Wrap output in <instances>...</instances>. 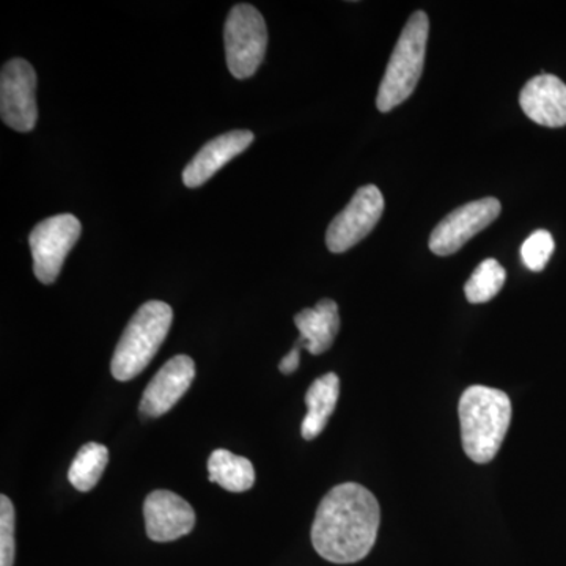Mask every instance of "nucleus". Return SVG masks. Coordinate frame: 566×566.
I'll list each match as a JSON object with an SVG mask.
<instances>
[{
    "mask_svg": "<svg viewBox=\"0 0 566 566\" xmlns=\"http://www.w3.org/2000/svg\"><path fill=\"white\" fill-rule=\"evenodd\" d=\"M147 534L153 542H175L191 534L196 526V512L185 499L172 491L158 490L144 502Z\"/></svg>",
    "mask_w": 566,
    "mask_h": 566,
    "instance_id": "obj_11",
    "label": "nucleus"
},
{
    "mask_svg": "<svg viewBox=\"0 0 566 566\" xmlns=\"http://www.w3.org/2000/svg\"><path fill=\"white\" fill-rule=\"evenodd\" d=\"M554 245L556 244H554L553 234L546 232V230L532 233L521 248L523 263L526 264L528 270L539 273V271L545 270L547 262H549Z\"/></svg>",
    "mask_w": 566,
    "mask_h": 566,
    "instance_id": "obj_19",
    "label": "nucleus"
},
{
    "mask_svg": "<svg viewBox=\"0 0 566 566\" xmlns=\"http://www.w3.org/2000/svg\"><path fill=\"white\" fill-rule=\"evenodd\" d=\"M458 416L465 455L479 464L493 461L512 423L509 395L493 387H468L461 395Z\"/></svg>",
    "mask_w": 566,
    "mask_h": 566,
    "instance_id": "obj_2",
    "label": "nucleus"
},
{
    "mask_svg": "<svg viewBox=\"0 0 566 566\" xmlns=\"http://www.w3.org/2000/svg\"><path fill=\"white\" fill-rule=\"evenodd\" d=\"M379 523L381 509L375 495L359 483H344L319 502L312 543L324 560L356 564L374 549Z\"/></svg>",
    "mask_w": 566,
    "mask_h": 566,
    "instance_id": "obj_1",
    "label": "nucleus"
},
{
    "mask_svg": "<svg viewBox=\"0 0 566 566\" xmlns=\"http://www.w3.org/2000/svg\"><path fill=\"white\" fill-rule=\"evenodd\" d=\"M17 543H14V506L7 495L0 497V566H13Z\"/></svg>",
    "mask_w": 566,
    "mask_h": 566,
    "instance_id": "obj_20",
    "label": "nucleus"
},
{
    "mask_svg": "<svg viewBox=\"0 0 566 566\" xmlns=\"http://www.w3.org/2000/svg\"><path fill=\"white\" fill-rule=\"evenodd\" d=\"M172 319V307L163 301L142 305L123 331L112 357L111 371L117 381H129L148 367L166 340Z\"/></svg>",
    "mask_w": 566,
    "mask_h": 566,
    "instance_id": "obj_3",
    "label": "nucleus"
},
{
    "mask_svg": "<svg viewBox=\"0 0 566 566\" xmlns=\"http://www.w3.org/2000/svg\"><path fill=\"white\" fill-rule=\"evenodd\" d=\"M430 20L424 11H416L406 22L400 39L395 44L385 77L379 85L376 106L389 112L403 104L415 93L423 73Z\"/></svg>",
    "mask_w": 566,
    "mask_h": 566,
    "instance_id": "obj_4",
    "label": "nucleus"
},
{
    "mask_svg": "<svg viewBox=\"0 0 566 566\" xmlns=\"http://www.w3.org/2000/svg\"><path fill=\"white\" fill-rule=\"evenodd\" d=\"M107 463H109V450L106 447L96 442L82 446L69 471L71 485L82 493L93 490L98 485Z\"/></svg>",
    "mask_w": 566,
    "mask_h": 566,
    "instance_id": "obj_17",
    "label": "nucleus"
},
{
    "mask_svg": "<svg viewBox=\"0 0 566 566\" xmlns=\"http://www.w3.org/2000/svg\"><path fill=\"white\" fill-rule=\"evenodd\" d=\"M253 139H255L253 133L238 129V132L226 133L207 142L202 150L197 153L192 161L182 170V182L188 188H200L214 177L227 163L248 150Z\"/></svg>",
    "mask_w": 566,
    "mask_h": 566,
    "instance_id": "obj_12",
    "label": "nucleus"
},
{
    "mask_svg": "<svg viewBox=\"0 0 566 566\" xmlns=\"http://www.w3.org/2000/svg\"><path fill=\"white\" fill-rule=\"evenodd\" d=\"M304 348L314 356L326 353L334 345L340 331L338 305L333 300H322L315 307L304 308L294 316Z\"/></svg>",
    "mask_w": 566,
    "mask_h": 566,
    "instance_id": "obj_14",
    "label": "nucleus"
},
{
    "mask_svg": "<svg viewBox=\"0 0 566 566\" xmlns=\"http://www.w3.org/2000/svg\"><path fill=\"white\" fill-rule=\"evenodd\" d=\"M501 202L494 197L465 203L439 222L430 237L431 252L449 256L460 251L469 240L485 230L501 214Z\"/></svg>",
    "mask_w": 566,
    "mask_h": 566,
    "instance_id": "obj_9",
    "label": "nucleus"
},
{
    "mask_svg": "<svg viewBox=\"0 0 566 566\" xmlns=\"http://www.w3.org/2000/svg\"><path fill=\"white\" fill-rule=\"evenodd\" d=\"M210 482L218 483L232 493H244L255 483V469L244 457L234 455L229 450L218 449L208 460Z\"/></svg>",
    "mask_w": 566,
    "mask_h": 566,
    "instance_id": "obj_16",
    "label": "nucleus"
},
{
    "mask_svg": "<svg viewBox=\"0 0 566 566\" xmlns=\"http://www.w3.org/2000/svg\"><path fill=\"white\" fill-rule=\"evenodd\" d=\"M82 227L73 214H57L36 223L29 237L33 273L44 285H51L61 274L66 255L80 240Z\"/></svg>",
    "mask_w": 566,
    "mask_h": 566,
    "instance_id": "obj_6",
    "label": "nucleus"
},
{
    "mask_svg": "<svg viewBox=\"0 0 566 566\" xmlns=\"http://www.w3.org/2000/svg\"><path fill=\"white\" fill-rule=\"evenodd\" d=\"M521 109L538 125L562 128L566 125V84L553 74H539L524 85Z\"/></svg>",
    "mask_w": 566,
    "mask_h": 566,
    "instance_id": "obj_13",
    "label": "nucleus"
},
{
    "mask_svg": "<svg viewBox=\"0 0 566 566\" xmlns=\"http://www.w3.org/2000/svg\"><path fill=\"white\" fill-rule=\"evenodd\" d=\"M196 378V364L189 356H175L163 365L161 370L148 382L142 395L140 415L156 419L169 412L182 395L188 392Z\"/></svg>",
    "mask_w": 566,
    "mask_h": 566,
    "instance_id": "obj_10",
    "label": "nucleus"
},
{
    "mask_svg": "<svg viewBox=\"0 0 566 566\" xmlns=\"http://www.w3.org/2000/svg\"><path fill=\"white\" fill-rule=\"evenodd\" d=\"M0 115L18 133H31L39 120L36 73L24 59H11L0 73Z\"/></svg>",
    "mask_w": 566,
    "mask_h": 566,
    "instance_id": "obj_7",
    "label": "nucleus"
},
{
    "mask_svg": "<svg viewBox=\"0 0 566 566\" xmlns=\"http://www.w3.org/2000/svg\"><path fill=\"white\" fill-rule=\"evenodd\" d=\"M506 281L504 266L494 259H486L479 264L471 279L465 282V300L471 304H483L493 300L501 292Z\"/></svg>",
    "mask_w": 566,
    "mask_h": 566,
    "instance_id": "obj_18",
    "label": "nucleus"
},
{
    "mask_svg": "<svg viewBox=\"0 0 566 566\" xmlns=\"http://www.w3.org/2000/svg\"><path fill=\"white\" fill-rule=\"evenodd\" d=\"M340 395V379L335 374H327L315 379L305 394L307 415L301 427V434L305 441H312L316 436L323 433L331 416L334 415Z\"/></svg>",
    "mask_w": 566,
    "mask_h": 566,
    "instance_id": "obj_15",
    "label": "nucleus"
},
{
    "mask_svg": "<svg viewBox=\"0 0 566 566\" xmlns=\"http://www.w3.org/2000/svg\"><path fill=\"white\" fill-rule=\"evenodd\" d=\"M303 346L304 342L300 338V342L294 345L292 352L283 357L281 365H279V370H281L282 374L290 375L297 370V367H300L301 348H303Z\"/></svg>",
    "mask_w": 566,
    "mask_h": 566,
    "instance_id": "obj_21",
    "label": "nucleus"
},
{
    "mask_svg": "<svg viewBox=\"0 0 566 566\" xmlns=\"http://www.w3.org/2000/svg\"><path fill=\"white\" fill-rule=\"evenodd\" d=\"M385 212V197L375 185L363 186L352 202L335 216L326 233V245L333 253L349 251L364 240Z\"/></svg>",
    "mask_w": 566,
    "mask_h": 566,
    "instance_id": "obj_8",
    "label": "nucleus"
},
{
    "mask_svg": "<svg viewBox=\"0 0 566 566\" xmlns=\"http://www.w3.org/2000/svg\"><path fill=\"white\" fill-rule=\"evenodd\" d=\"M227 65L237 80H248L262 65L268 48V29L262 13L249 3L230 10L223 28Z\"/></svg>",
    "mask_w": 566,
    "mask_h": 566,
    "instance_id": "obj_5",
    "label": "nucleus"
}]
</instances>
